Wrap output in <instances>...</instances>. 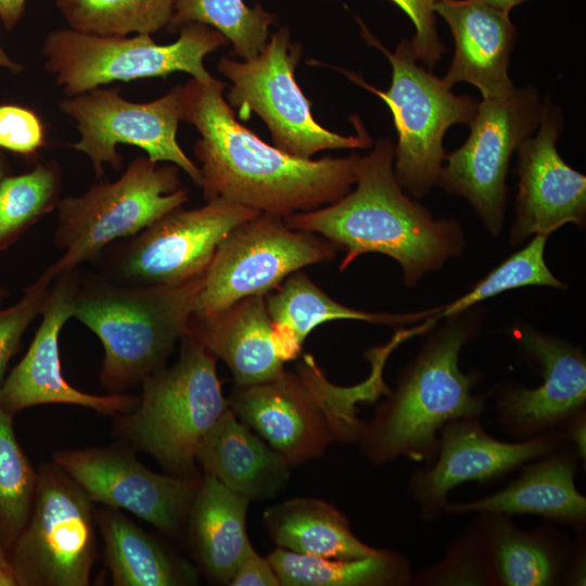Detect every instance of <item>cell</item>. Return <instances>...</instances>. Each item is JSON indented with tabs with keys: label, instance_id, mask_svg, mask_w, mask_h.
Returning <instances> with one entry per match:
<instances>
[{
	"label": "cell",
	"instance_id": "obj_1",
	"mask_svg": "<svg viewBox=\"0 0 586 586\" xmlns=\"http://www.w3.org/2000/svg\"><path fill=\"white\" fill-rule=\"evenodd\" d=\"M217 78H190L180 92V120L195 127L202 195L286 217L332 204L356 182L360 155L304 160L263 141L235 118Z\"/></svg>",
	"mask_w": 586,
	"mask_h": 586
},
{
	"label": "cell",
	"instance_id": "obj_2",
	"mask_svg": "<svg viewBox=\"0 0 586 586\" xmlns=\"http://www.w3.org/2000/svg\"><path fill=\"white\" fill-rule=\"evenodd\" d=\"M395 146L383 138L360 157L356 189L327 206L283 218L288 227L319 234L344 250L340 269L358 256L381 253L395 259L408 286L461 254L464 238L454 219L434 220L407 195L394 174Z\"/></svg>",
	"mask_w": 586,
	"mask_h": 586
},
{
	"label": "cell",
	"instance_id": "obj_3",
	"mask_svg": "<svg viewBox=\"0 0 586 586\" xmlns=\"http://www.w3.org/2000/svg\"><path fill=\"white\" fill-rule=\"evenodd\" d=\"M416 331L400 330L384 346L372 349L369 375L352 386L328 380L309 354L295 371L283 370L276 378L253 385H234L229 407L291 467L321 456L333 443H358L364 422L358 406L373 403L391 388L383 369L392 351Z\"/></svg>",
	"mask_w": 586,
	"mask_h": 586
},
{
	"label": "cell",
	"instance_id": "obj_4",
	"mask_svg": "<svg viewBox=\"0 0 586 586\" xmlns=\"http://www.w3.org/2000/svg\"><path fill=\"white\" fill-rule=\"evenodd\" d=\"M447 318L364 422L358 443L370 463L384 466L399 458L429 463L446 423L482 417L486 410V396L472 393L477 373L459 368L461 349L476 334V317L463 311Z\"/></svg>",
	"mask_w": 586,
	"mask_h": 586
},
{
	"label": "cell",
	"instance_id": "obj_5",
	"mask_svg": "<svg viewBox=\"0 0 586 586\" xmlns=\"http://www.w3.org/2000/svg\"><path fill=\"white\" fill-rule=\"evenodd\" d=\"M204 276L165 285H124L100 278L77 282L73 318L103 345L102 387L123 393L166 366L189 331Z\"/></svg>",
	"mask_w": 586,
	"mask_h": 586
},
{
	"label": "cell",
	"instance_id": "obj_6",
	"mask_svg": "<svg viewBox=\"0 0 586 586\" xmlns=\"http://www.w3.org/2000/svg\"><path fill=\"white\" fill-rule=\"evenodd\" d=\"M180 341L177 361L143 380L137 406L113 416V431L119 442L149 454L168 474L195 477L196 448L229 403L217 375V358L189 332Z\"/></svg>",
	"mask_w": 586,
	"mask_h": 586
},
{
	"label": "cell",
	"instance_id": "obj_7",
	"mask_svg": "<svg viewBox=\"0 0 586 586\" xmlns=\"http://www.w3.org/2000/svg\"><path fill=\"white\" fill-rule=\"evenodd\" d=\"M180 168L146 155L131 161L115 181H101L79 195L61 199L53 244L62 251L47 269L54 278L100 256L118 239L130 238L189 200Z\"/></svg>",
	"mask_w": 586,
	"mask_h": 586
},
{
	"label": "cell",
	"instance_id": "obj_8",
	"mask_svg": "<svg viewBox=\"0 0 586 586\" xmlns=\"http://www.w3.org/2000/svg\"><path fill=\"white\" fill-rule=\"evenodd\" d=\"M178 39L158 44L149 34L100 36L69 27L47 34L41 46L44 69L65 97H74L115 81L166 77L176 72L208 81L204 59L229 41L217 29L191 23Z\"/></svg>",
	"mask_w": 586,
	"mask_h": 586
},
{
	"label": "cell",
	"instance_id": "obj_9",
	"mask_svg": "<svg viewBox=\"0 0 586 586\" xmlns=\"http://www.w3.org/2000/svg\"><path fill=\"white\" fill-rule=\"evenodd\" d=\"M357 21L364 40L383 52L391 63V87L380 90L357 74L341 71L388 106L398 136L394 155L396 180L404 191L422 198L437 183L446 155L443 145L446 130L455 124L470 125L479 102L453 93L443 79L417 65L411 40L403 39L391 52Z\"/></svg>",
	"mask_w": 586,
	"mask_h": 586
},
{
	"label": "cell",
	"instance_id": "obj_10",
	"mask_svg": "<svg viewBox=\"0 0 586 586\" xmlns=\"http://www.w3.org/2000/svg\"><path fill=\"white\" fill-rule=\"evenodd\" d=\"M303 54L286 26L269 36L260 52L237 61L222 56L217 69L231 82L227 102L247 119L257 114L267 125L273 145L295 157L310 160L323 150L365 149L372 139L358 116H351L356 135L342 136L323 128L295 79Z\"/></svg>",
	"mask_w": 586,
	"mask_h": 586
},
{
	"label": "cell",
	"instance_id": "obj_11",
	"mask_svg": "<svg viewBox=\"0 0 586 586\" xmlns=\"http://www.w3.org/2000/svg\"><path fill=\"white\" fill-rule=\"evenodd\" d=\"M37 471L30 517L8 555L16 586H87L97 559L93 502L54 461Z\"/></svg>",
	"mask_w": 586,
	"mask_h": 586
},
{
	"label": "cell",
	"instance_id": "obj_12",
	"mask_svg": "<svg viewBox=\"0 0 586 586\" xmlns=\"http://www.w3.org/2000/svg\"><path fill=\"white\" fill-rule=\"evenodd\" d=\"M336 250L319 234L291 229L282 217L260 213L219 244L192 317L205 319L244 297L266 295L303 267L332 260Z\"/></svg>",
	"mask_w": 586,
	"mask_h": 586
},
{
	"label": "cell",
	"instance_id": "obj_13",
	"mask_svg": "<svg viewBox=\"0 0 586 586\" xmlns=\"http://www.w3.org/2000/svg\"><path fill=\"white\" fill-rule=\"evenodd\" d=\"M260 214L215 199L192 209L178 207L116 244L104 259L113 282L179 284L205 275L219 244L238 226Z\"/></svg>",
	"mask_w": 586,
	"mask_h": 586
},
{
	"label": "cell",
	"instance_id": "obj_14",
	"mask_svg": "<svg viewBox=\"0 0 586 586\" xmlns=\"http://www.w3.org/2000/svg\"><path fill=\"white\" fill-rule=\"evenodd\" d=\"M180 92L181 86H176L149 102H132L124 99L118 88L103 87L65 97L59 107L75 122L79 132V139L68 146L84 153L94 174L102 177L105 164L116 170L123 166L117 145H135L153 162L177 165L200 188V167L187 156L176 138Z\"/></svg>",
	"mask_w": 586,
	"mask_h": 586
},
{
	"label": "cell",
	"instance_id": "obj_15",
	"mask_svg": "<svg viewBox=\"0 0 586 586\" xmlns=\"http://www.w3.org/2000/svg\"><path fill=\"white\" fill-rule=\"evenodd\" d=\"M542 105L532 87L483 99L467 141L445 155L437 183L464 198L493 235L499 234L505 218L510 157L538 128Z\"/></svg>",
	"mask_w": 586,
	"mask_h": 586
},
{
	"label": "cell",
	"instance_id": "obj_16",
	"mask_svg": "<svg viewBox=\"0 0 586 586\" xmlns=\"http://www.w3.org/2000/svg\"><path fill=\"white\" fill-rule=\"evenodd\" d=\"M133 451L118 442L107 447L58 450L52 457L92 502L127 510L167 536H182L202 475L156 473Z\"/></svg>",
	"mask_w": 586,
	"mask_h": 586
},
{
	"label": "cell",
	"instance_id": "obj_17",
	"mask_svg": "<svg viewBox=\"0 0 586 586\" xmlns=\"http://www.w3.org/2000/svg\"><path fill=\"white\" fill-rule=\"evenodd\" d=\"M565 443L559 429L506 442L493 437L481 417L455 419L441 430L433 460L409 475L408 489L422 520L435 522L455 487L466 482H494Z\"/></svg>",
	"mask_w": 586,
	"mask_h": 586
},
{
	"label": "cell",
	"instance_id": "obj_18",
	"mask_svg": "<svg viewBox=\"0 0 586 586\" xmlns=\"http://www.w3.org/2000/svg\"><path fill=\"white\" fill-rule=\"evenodd\" d=\"M513 337L543 379L537 387L509 384L497 392V421L521 441L559 429L586 410V357L579 347L530 327L515 328Z\"/></svg>",
	"mask_w": 586,
	"mask_h": 586
},
{
	"label": "cell",
	"instance_id": "obj_19",
	"mask_svg": "<svg viewBox=\"0 0 586 586\" xmlns=\"http://www.w3.org/2000/svg\"><path fill=\"white\" fill-rule=\"evenodd\" d=\"M75 270L61 273L53 281L40 326L24 357L3 381L0 408L11 417L43 404L77 405L113 417L138 404L139 396L125 393L82 392L62 374L59 339L63 326L73 317L78 282Z\"/></svg>",
	"mask_w": 586,
	"mask_h": 586
},
{
	"label": "cell",
	"instance_id": "obj_20",
	"mask_svg": "<svg viewBox=\"0 0 586 586\" xmlns=\"http://www.w3.org/2000/svg\"><path fill=\"white\" fill-rule=\"evenodd\" d=\"M561 126V111L545 101L536 135L517 149L519 193L511 245L533 234L548 237L569 222H585L586 177L570 167L557 150Z\"/></svg>",
	"mask_w": 586,
	"mask_h": 586
},
{
	"label": "cell",
	"instance_id": "obj_21",
	"mask_svg": "<svg viewBox=\"0 0 586 586\" xmlns=\"http://www.w3.org/2000/svg\"><path fill=\"white\" fill-rule=\"evenodd\" d=\"M434 12L448 24L455 53L443 78L475 86L483 99L502 97L515 87L508 76L517 28L509 14L484 0H436Z\"/></svg>",
	"mask_w": 586,
	"mask_h": 586
},
{
	"label": "cell",
	"instance_id": "obj_22",
	"mask_svg": "<svg viewBox=\"0 0 586 586\" xmlns=\"http://www.w3.org/2000/svg\"><path fill=\"white\" fill-rule=\"evenodd\" d=\"M578 462L577 453L565 443L523 464L520 475L505 488L466 502L448 501L444 514H533L583 532L586 497L575 484Z\"/></svg>",
	"mask_w": 586,
	"mask_h": 586
},
{
	"label": "cell",
	"instance_id": "obj_23",
	"mask_svg": "<svg viewBox=\"0 0 586 586\" xmlns=\"http://www.w3.org/2000/svg\"><path fill=\"white\" fill-rule=\"evenodd\" d=\"M188 332L228 366L234 385L263 383L284 370L265 295L239 300L205 319L192 317Z\"/></svg>",
	"mask_w": 586,
	"mask_h": 586
},
{
	"label": "cell",
	"instance_id": "obj_24",
	"mask_svg": "<svg viewBox=\"0 0 586 586\" xmlns=\"http://www.w3.org/2000/svg\"><path fill=\"white\" fill-rule=\"evenodd\" d=\"M195 460L204 473L251 500L276 497L286 487L292 468L230 407L200 442Z\"/></svg>",
	"mask_w": 586,
	"mask_h": 586
},
{
	"label": "cell",
	"instance_id": "obj_25",
	"mask_svg": "<svg viewBox=\"0 0 586 586\" xmlns=\"http://www.w3.org/2000/svg\"><path fill=\"white\" fill-rule=\"evenodd\" d=\"M251 501L203 473L184 534L198 568L212 583L229 585L251 545L246 533Z\"/></svg>",
	"mask_w": 586,
	"mask_h": 586
},
{
	"label": "cell",
	"instance_id": "obj_26",
	"mask_svg": "<svg viewBox=\"0 0 586 586\" xmlns=\"http://www.w3.org/2000/svg\"><path fill=\"white\" fill-rule=\"evenodd\" d=\"M494 586L563 585L571 543L553 526L525 531L509 515L476 513Z\"/></svg>",
	"mask_w": 586,
	"mask_h": 586
},
{
	"label": "cell",
	"instance_id": "obj_27",
	"mask_svg": "<svg viewBox=\"0 0 586 586\" xmlns=\"http://www.w3.org/2000/svg\"><path fill=\"white\" fill-rule=\"evenodd\" d=\"M103 539L105 564L115 586H192L200 582L198 568L119 509L103 506L94 511Z\"/></svg>",
	"mask_w": 586,
	"mask_h": 586
},
{
	"label": "cell",
	"instance_id": "obj_28",
	"mask_svg": "<svg viewBox=\"0 0 586 586\" xmlns=\"http://www.w3.org/2000/svg\"><path fill=\"white\" fill-rule=\"evenodd\" d=\"M278 349L286 362L296 359L307 335L319 324L341 319L381 324H405L431 317L437 308L411 314L369 313L345 306L331 298L305 272L288 276L265 295Z\"/></svg>",
	"mask_w": 586,
	"mask_h": 586
},
{
	"label": "cell",
	"instance_id": "obj_29",
	"mask_svg": "<svg viewBox=\"0 0 586 586\" xmlns=\"http://www.w3.org/2000/svg\"><path fill=\"white\" fill-rule=\"evenodd\" d=\"M263 524L278 548L296 553L357 559L380 550L360 540L336 507L317 498L296 497L271 506L264 511Z\"/></svg>",
	"mask_w": 586,
	"mask_h": 586
},
{
	"label": "cell",
	"instance_id": "obj_30",
	"mask_svg": "<svg viewBox=\"0 0 586 586\" xmlns=\"http://www.w3.org/2000/svg\"><path fill=\"white\" fill-rule=\"evenodd\" d=\"M280 586H408L413 574L408 559L380 549L357 559H332L276 548L266 556Z\"/></svg>",
	"mask_w": 586,
	"mask_h": 586
},
{
	"label": "cell",
	"instance_id": "obj_31",
	"mask_svg": "<svg viewBox=\"0 0 586 586\" xmlns=\"http://www.w3.org/2000/svg\"><path fill=\"white\" fill-rule=\"evenodd\" d=\"M277 21V14L259 3L250 8L243 0H178L166 30L176 34L187 24L208 25L232 44V56L250 60L264 48Z\"/></svg>",
	"mask_w": 586,
	"mask_h": 586
},
{
	"label": "cell",
	"instance_id": "obj_32",
	"mask_svg": "<svg viewBox=\"0 0 586 586\" xmlns=\"http://www.w3.org/2000/svg\"><path fill=\"white\" fill-rule=\"evenodd\" d=\"M178 0H54L67 26L100 36L153 35L168 26Z\"/></svg>",
	"mask_w": 586,
	"mask_h": 586
},
{
	"label": "cell",
	"instance_id": "obj_33",
	"mask_svg": "<svg viewBox=\"0 0 586 586\" xmlns=\"http://www.w3.org/2000/svg\"><path fill=\"white\" fill-rule=\"evenodd\" d=\"M62 181L61 167L51 160L0 182V253L58 207Z\"/></svg>",
	"mask_w": 586,
	"mask_h": 586
},
{
	"label": "cell",
	"instance_id": "obj_34",
	"mask_svg": "<svg viewBox=\"0 0 586 586\" xmlns=\"http://www.w3.org/2000/svg\"><path fill=\"white\" fill-rule=\"evenodd\" d=\"M38 481L18 444L13 417L0 408V546L9 555L30 517Z\"/></svg>",
	"mask_w": 586,
	"mask_h": 586
},
{
	"label": "cell",
	"instance_id": "obj_35",
	"mask_svg": "<svg viewBox=\"0 0 586 586\" xmlns=\"http://www.w3.org/2000/svg\"><path fill=\"white\" fill-rule=\"evenodd\" d=\"M546 240L547 237L535 234L525 247L508 257L467 294L437 308L433 318L437 320L463 313L473 305L511 289L528 285L564 288L545 263Z\"/></svg>",
	"mask_w": 586,
	"mask_h": 586
},
{
	"label": "cell",
	"instance_id": "obj_36",
	"mask_svg": "<svg viewBox=\"0 0 586 586\" xmlns=\"http://www.w3.org/2000/svg\"><path fill=\"white\" fill-rule=\"evenodd\" d=\"M417 586H494V579L477 515L446 548L436 564L413 574Z\"/></svg>",
	"mask_w": 586,
	"mask_h": 586
},
{
	"label": "cell",
	"instance_id": "obj_37",
	"mask_svg": "<svg viewBox=\"0 0 586 586\" xmlns=\"http://www.w3.org/2000/svg\"><path fill=\"white\" fill-rule=\"evenodd\" d=\"M55 278L46 268L13 305L0 308V390L11 358L29 324L42 314Z\"/></svg>",
	"mask_w": 586,
	"mask_h": 586
},
{
	"label": "cell",
	"instance_id": "obj_38",
	"mask_svg": "<svg viewBox=\"0 0 586 586\" xmlns=\"http://www.w3.org/2000/svg\"><path fill=\"white\" fill-rule=\"evenodd\" d=\"M46 144L40 117L17 104H0V149L30 155Z\"/></svg>",
	"mask_w": 586,
	"mask_h": 586
},
{
	"label": "cell",
	"instance_id": "obj_39",
	"mask_svg": "<svg viewBox=\"0 0 586 586\" xmlns=\"http://www.w3.org/2000/svg\"><path fill=\"white\" fill-rule=\"evenodd\" d=\"M399 7L415 26L411 39L413 53L431 71L446 53L436 28L434 3L436 0H391Z\"/></svg>",
	"mask_w": 586,
	"mask_h": 586
},
{
	"label": "cell",
	"instance_id": "obj_40",
	"mask_svg": "<svg viewBox=\"0 0 586 586\" xmlns=\"http://www.w3.org/2000/svg\"><path fill=\"white\" fill-rule=\"evenodd\" d=\"M229 586H280V582L268 559L259 556L251 544Z\"/></svg>",
	"mask_w": 586,
	"mask_h": 586
},
{
	"label": "cell",
	"instance_id": "obj_41",
	"mask_svg": "<svg viewBox=\"0 0 586 586\" xmlns=\"http://www.w3.org/2000/svg\"><path fill=\"white\" fill-rule=\"evenodd\" d=\"M585 531L577 532L576 539L571 543V551L563 579V585H585L586 579V545Z\"/></svg>",
	"mask_w": 586,
	"mask_h": 586
},
{
	"label": "cell",
	"instance_id": "obj_42",
	"mask_svg": "<svg viewBox=\"0 0 586 586\" xmlns=\"http://www.w3.org/2000/svg\"><path fill=\"white\" fill-rule=\"evenodd\" d=\"M559 430L565 442L570 444L578 455L581 462L586 459V410H582L569 418Z\"/></svg>",
	"mask_w": 586,
	"mask_h": 586
},
{
	"label": "cell",
	"instance_id": "obj_43",
	"mask_svg": "<svg viewBox=\"0 0 586 586\" xmlns=\"http://www.w3.org/2000/svg\"><path fill=\"white\" fill-rule=\"evenodd\" d=\"M27 0H0V21L5 30H13L26 12Z\"/></svg>",
	"mask_w": 586,
	"mask_h": 586
},
{
	"label": "cell",
	"instance_id": "obj_44",
	"mask_svg": "<svg viewBox=\"0 0 586 586\" xmlns=\"http://www.w3.org/2000/svg\"><path fill=\"white\" fill-rule=\"evenodd\" d=\"M0 586H16L9 557L0 546Z\"/></svg>",
	"mask_w": 586,
	"mask_h": 586
},
{
	"label": "cell",
	"instance_id": "obj_45",
	"mask_svg": "<svg viewBox=\"0 0 586 586\" xmlns=\"http://www.w3.org/2000/svg\"><path fill=\"white\" fill-rule=\"evenodd\" d=\"M0 69H7L13 74H20L23 71V65L11 58L0 43Z\"/></svg>",
	"mask_w": 586,
	"mask_h": 586
},
{
	"label": "cell",
	"instance_id": "obj_46",
	"mask_svg": "<svg viewBox=\"0 0 586 586\" xmlns=\"http://www.w3.org/2000/svg\"><path fill=\"white\" fill-rule=\"evenodd\" d=\"M484 1H486L491 5L499 9V10H501L504 12L510 13V11L514 7L525 2L527 0H484Z\"/></svg>",
	"mask_w": 586,
	"mask_h": 586
},
{
	"label": "cell",
	"instance_id": "obj_47",
	"mask_svg": "<svg viewBox=\"0 0 586 586\" xmlns=\"http://www.w3.org/2000/svg\"><path fill=\"white\" fill-rule=\"evenodd\" d=\"M10 175V166L8 160L0 149V182Z\"/></svg>",
	"mask_w": 586,
	"mask_h": 586
},
{
	"label": "cell",
	"instance_id": "obj_48",
	"mask_svg": "<svg viewBox=\"0 0 586 586\" xmlns=\"http://www.w3.org/2000/svg\"><path fill=\"white\" fill-rule=\"evenodd\" d=\"M7 295H8V292L5 291V289L0 286V304L5 298Z\"/></svg>",
	"mask_w": 586,
	"mask_h": 586
}]
</instances>
